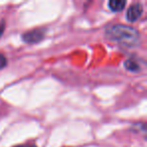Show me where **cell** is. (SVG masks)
I'll list each match as a JSON object with an SVG mask.
<instances>
[{"instance_id":"6da1fadb","label":"cell","mask_w":147,"mask_h":147,"mask_svg":"<svg viewBox=\"0 0 147 147\" xmlns=\"http://www.w3.org/2000/svg\"><path fill=\"white\" fill-rule=\"evenodd\" d=\"M106 37L124 47H135L140 42V33L136 28L124 24H113L107 27Z\"/></svg>"},{"instance_id":"8992f818","label":"cell","mask_w":147,"mask_h":147,"mask_svg":"<svg viewBox=\"0 0 147 147\" xmlns=\"http://www.w3.org/2000/svg\"><path fill=\"white\" fill-rule=\"evenodd\" d=\"M7 65V59L5 57V55H3L2 53H0V69H4Z\"/></svg>"},{"instance_id":"52a82bcc","label":"cell","mask_w":147,"mask_h":147,"mask_svg":"<svg viewBox=\"0 0 147 147\" xmlns=\"http://www.w3.org/2000/svg\"><path fill=\"white\" fill-rule=\"evenodd\" d=\"M4 29H5V23L4 21H1L0 20V36L3 34V32H4Z\"/></svg>"},{"instance_id":"5b68a950","label":"cell","mask_w":147,"mask_h":147,"mask_svg":"<svg viewBox=\"0 0 147 147\" xmlns=\"http://www.w3.org/2000/svg\"><path fill=\"white\" fill-rule=\"evenodd\" d=\"M124 65L126 67V69H128L129 71H132V73H138L141 69V65L139 63V61H135L133 59H127L124 63Z\"/></svg>"},{"instance_id":"7a4b0ae2","label":"cell","mask_w":147,"mask_h":147,"mask_svg":"<svg viewBox=\"0 0 147 147\" xmlns=\"http://www.w3.org/2000/svg\"><path fill=\"white\" fill-rule=\"evenodd\" d=\"M45 30L42 28H35L22 34V39L26 43H37L45 38Z\"/></svg>"},{"instance_id":"3957f363","label":"cell","mask_w":147,"mask_h":147,"mask_svg":"<svg viewBox=\"0 0 147 147\" xmlns=\"http://www.w3.org/2000/svg\"><path fill=\"white\" fill-rule=\"evenodd\" d=\"M142 13H143V6L141 5V3H134L127 10L126 13L127 20L130 21V22H135V21L140 18Z\"/></svg>"},{"instance_id":"ba28073f","label":"cell","mask_w":147,"mask_h":147,"mask_svg":"<svg viewBox=\"0 0 147 147\" xmlns=\"http://www.w3.org/2000/svg\"><path fill=\"white\" fill-rule=\"evenodd\" d=\"M13 147H36L35 145H16Z\"/></svg>"},{"instance_id":"277c9868","label":"cell","mask_w":147,"mask_h":147,"mask_svg":"<svg viewBox=\"0 0 147 147\" xmlns=\"http://www.w3.org/2000/svg\"><path fill=\"white\" fill-rule=\"evenodd\" d=\"M125 5H126V1L125 0H111L108 2V6L114 12H119L124 9Z\"/></svg>"}]
</instances>
